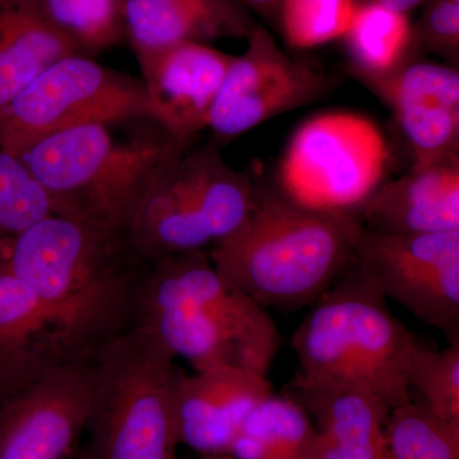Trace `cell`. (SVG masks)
<instances>
[{"instance_id":"obj_25","label":"cell","mask_w":459,"mask_h":459,"mask_svg":"<svg viewBox=\"0 0 459 459\" xmlns=\"http://www.w3.org/2000/svg\"><path fill=\"white\" fill-rule=\"evenodd\" d=\"M359 0H280L274 22L292 49H312L343 39Z\"/></svg>"},{"instance_id":"obj_18","label":"cell","mask_w":459,"mask_h":459,"mask_svg":"<svg viewBox=\"0 0 459 459\" xmlns=\"http://www.w3.org/2000/svg\"><path fill=\"white\" fill-rule=\"evenodd\" d=\"M87 356L31 290L0 268V401L54 365Z\"/></svg>"},{"instance_id":"obj_30","label":"cell","mask_w":459,"mask_h":459,"mask_svg":"<svg viewBox=\"0 0 459 459\" xmlns=\"http://www.w3.org/2000/svg\"><path fill=\"white\" fill-rule=\"evenodd\" d=\"M361 2L379 3V4L385 5V7L394 9V11L410 14L411 11L418 8L425 0H361Z\"/></svg>"},{"instance_id":"obj_29","label":"cell","mask_w":459,"mask_h":459,"mask_svg":"<svg viewBox=\"0 0 459 459\" xmlns=\"http://www.w3.org/2000/svg\"><path fill=\"white\" fill-rule=\"evenodd\" d=\"M247 11H255L261 16L267 18L268 21L274 22L276 18L277 5L280 0H237Z\"/></svg>"},{"instance_id":"obj_23","label":"cell","mask_w":459,"mask_h":459,"mask_svg":"<svg viewBox=\"0 0 459 459\" xmlns=\"http://www.w3.org/2000/svg\"><path fill=\"white\" fill-rule=\"evenodd\" d=\"M42 20L78 56L95 57L126 41L123 0H32Z\"/></svg>"},{"instance_id":"obj_13","label":"cell","mask_w":459,"mask_h":459,"mask_svg":"<svg viewBox=\"0 0 459 459\" xmlns=\"http://www.w3.org/2000/svg\"><path fill=\"white\" fill-rule=\"evenodd\" d=\"M271 394L267 376L237 367L192 376L175 371L172 412L179 446L198 455H229L249 413Z\"/></svg>"},{"instance_id":"obj_2","label":"cell","mask_w":459,"mask_h":459,"mask_svg":"<svg viewBox=\"0 0 459 459\" xmlns=\"http://www.w3.org/2000/svg\"><path fill=\"white\" fill-rule=\"evenodd\" d=\"M134 325L195 371L237 367L267 376L281 347L267 310L225 279L207 252L148 262Z\"/></svg>"},{"instance_id":"obj_12","label":"cell","mask_w":459,"mask_h":459,"mask_svg":"<svg viewBox=\"0 0 459 459\" xmlns=\"http://www.w3.org/2000/svg\"><path fill=\"white\" fill-rule=\"evenodd\" d=\"M241 56H234L214 99L208 128L228 141L277 115L312 104L329 89L318 69L285 53L256 25Z\"/></svg>"},{"instance_id":"obj_21","label":"cell","mask_w":459,"mask_h":459,"mask_svg":"<svg viewBox=\"0 0 459 459\" xmlns=\"http://www.w3.org/2000/svg\"><path fill=\"white\" fill-rule=\"evenodd\" d=\"M343 41L359 77L392 74L413 56L410 14L379 3L359 0L358 11Z\"/></svg>"},{"instance_id":"obj_1","label":"cell","mask_w":459,"mask_h":459,"mask_svg":"<svg viewBox=\"0 0 459 459\" xmlns=\"http://www.w3.org/2000/svg\"><path fill=\"white\" fill-rule=\"evenodd\" d=\"M148 261L126 234L50 214L0 246V268L40 300L86 355L134 325Z\"/></svg>"},{"instance_id":"obj_5","label":"cell","mask_w":459,"mask_h":459,"mask_svg":"<svg viewBox=\"0 0 459 459\" xmlns=\"http://www.w3.org/2000/svg\"><path fill=\"white\" fill-rule=\"evenodd\" d=\"M385 300L356 268L340 277L292 337L299 377L358 389L388 412L412 400L407 365L418 341Z\"/></svg>"},{"instance_id":"obj_11","label":"cell","mask_w":459,"mask_h":459,"mask_svg":"<svg viewBox=\"0 0 459 459\" xmlns=\"http://www.w3.org/2000/svg\"><path fill=\"white\" fill-rule=\"evenodd\" d=\"M96 356L54 365L0 402V459H74L89 425Z\"/></svg>"},{"instance_id":"obj_8","label":"cell","mask_w":459,"mask_h":459,"mask_svg":"<svg viewBox=\"0 0 459 459\" xmlns=\"http://www.w3.org/2000/svg\"><path fill=\"white\" fill-rule=\"evenodd\" d=\"M150 119L142 80L99 65L95 57H60L0 108V150L14 156L77 126Z\"/></svg>"},{"instance_id":"obj_16","label":"cell","mask_w":459,"mask_h":459,"mask_svg":"<svg viewBox=\"0 0 459 459\" xmlns=\"http://www.w3.org/2000/svg\"><path fill=\"white\" fill-rule=\"evenodd\" d=\"M289 395L316 429L301 459H389L385 434L389 412L371 395L299 376Z\"/></svg>"},{"instance_id":"obj_9","label":"cell","mask_w":459,"mask_h":459,"mask_svg":"<svg viewBox=\"0 0 459 459\" xmlns=\"http://www.w3.org/2000/svg\"><path fill=\"white\" fill-rule=\"evenodd\" d=\"M386 164L385 135L371 120L322 114L292 135L281 160V190L305 207L351 212L379 188Z\"/></svg>"},{"instance_id":"obj_31","label":"cell","mask_w":459,"mask_h":459,"mask_svg":"<svg viewBox=\"0 0 459 459\" xmlns=\"http://www.w3.org/2000/svg\"><path fill=\"white\" fill-rule=\"evenodd\" d=\"M74 459H91L86 446H84L83 449H80V451L77 452V455H74Z\"/></svg>"},{"instance_id":"obj_15","label":"cell","mask_w":459,"mask_h":459,"mask_svg":"<svg viewBox=\"0 0 459 459\" xmlns=\"http://www.w3.org/2000/svg\"><path fill=\"white\" fill-rule=\"evenodd\" d=\"M234 56L188 42L140 60L150 119L175 140L190 144L208 128L214 99Z\"/></svg>"},{"instance_id":"obj_7","label":"cell","mask_w":459,"mask_h":459,"mask_svg":"<svg viewBox=\"0 0 459 459\" xmlns=\"http://www.w3.org/2000/svg\"><path fill=\"white\" fill-rule=\"evenodd\" d=\"M258 189L223 160L219 142L181 153L156 175L133 213L126 237L150 262L207 252L255 207Z\"/></svg>"},{"instance_id":"obj_4","label":"cell","mask_w":459,"mask_h":459,"mask_svg":"<svg viewBox=\"0 0 459 459\" xmlns=\"http://www.w3.org/2000/svg\"><path fill=\"white\" fill-rule=\"evenodd\" d=\"M189 144L162 131L117 141L108 126L56 133L20 155L53 205L54 214L126 234L150 184Z\"/></svg>"},{"instance_id":"obj_32","label":"cell","mask_w":459,"mask_h":459,"mask_svg":"<svg viewBox=\"0 0 459 459\" xmlns=\"http://www.w3.org/2000/svg\"><path fill=\"white\" fill-rule=\"evenodd\" d=\"M195 459H234L230 457V455H198L197 458Z\"/></svg>"},{"instance_id":"obj_17","label":"cell","mask_w":459,"mask_h":459,"mask_svg":"<svg viewBox=\"0 0 459 459\" xmlns=\"http://www.w3.org/2000/svg\"><path fill=\"white\" fill-rule=\"evenodd\" d=\"M364 229L388 234L459 231V155L412 164L359 207Z\"/></svg>"},{"instance_id":"obj_27","label":"cell","mask_w":459,"mask_h":459,"mask_svg":"<svg viewBox=\"0 0 459 459\" xmlns=\"http://www.w3.org/2000/svg\"><path fill=\"white\" fill-rule=\"evenodd\" d=\"M50 214L49 197L22 160L0 150V246Z\"/></svg>"},{"instance_id":"obj_28","label":"cell","mask_w":459,"mask_h":459,"mask_svg":"<svg viewBox=\"0 0 459 459\" xmlns=\"http://www.w3.org/2000/svg\"><path fill=\"white\" fill-rule=\"evenodd\" d=\"M412 30L413 51H431L458 62L459 0H425Z\"/></svg>"},{"instance_id":"obj_22","label":"cell","mask_w":459,"mask_h":459,"mask_svg":"<svg viewBox=\"0 0 459 459\" xmlns=\"http://www.w3.org/2000/svg\"><path fill=\"white\" fill-rule=\"evenodd\" d=\"M316 429L290 395L271 394L249 413L229 455L234 459H301Z\"/></svg>"},{"instance_id":"obj_19","label":"cell","mask_w":459,"mask_h":459,"mask_svg":"<svg viewBox=\"0 0 459 459\" xmlns=\"http://www.w3.org/2000/svg\"><path fill=\"white\" fill-rule=\"evenodd\" d=\"M123 17L138 62L188 42L247 39L256 26L237 0H123Z\"/></svg>"},{"instance_id":"obj_20","label":"cell","mask_w":459,"mask_h":459,"mask_svg":"<svg viewBox=\"0 0 459 459\" xmlns=\"http://www.w3.org/2000/svg\"><path fill=\"white\" fill-rule=\"evenodd\" d=\"M72 54L32 0H0V108L48 66Z\"/></svg>"},{"instance_id":"obj_26","label":"cell","mask_w":459,"mask_h":459,"mask_svg":"<svg viewBox=\"0 0 459 459\" xmlns=\"http://www.w3.org/2000/svg\"><path fill=\"white\" fill-rule=\"evenodd\" d=\"M407 382L435 416L459 425V342L439 351L416 343L410 353Z\"/></svg>"},{"instance_id":"obj_3","label":"cell","mask_w":459,"mask_h":459,"mask_svg":"<svg viewBox=\"0 0 459 459\" xmlns=\"http://www.w3.org/2000/svg\"><path fill=\"white\" fill-rule=\"evenodd\" d=\"M362 229L352 212L314 210L258 190L246 221L207 255L264 309H296L316 303L355 261Z\"/></svg>"},{"instance_id":"obj_24","label":"cell","mask_w":459,"mask_h":459,"mask_svg":"<svg viewBox=\"0 0 459 459\" xmlns=\"http://www.w3.org/2000/svg\"><path fill=\"white\" fill-rule=\"evenodd\" d=\"M385 434L389 459H459V425L443 421L422 402L392 410Z\"/></svg>"},{"instance_id":"obj_10","label":"cell","mask_w":459,"mask_h":459,"mask_svg":"<svg viewBox=\"0 0 459 459\" xmlns=\"http://www.w3.org/2000/svg\"><path fill=\"white\" fill-rule=\"evenodd\" d=\"M356 271L383 298L459 342V231L388 234L362 229Z\"/></svg>"},{"instance_id":"obj_6","label":"cell","mask_w":459,"mask_h":459,"mask_svg":"<svg viewBox=\"0 0 459 459\" xmlns=\"http://www.w3.org/2000/svg\"><path fill=\"white\" fill-rule=\"evenodd\" d=\"M174 360L137 325L99 350L87 425L91 459H178Z\"/></svg>"},{"instance_id":"obj_14","label":"cell","mask_w":459,"mask_h":459,"mask_svg":"<svg viewBox=\"0 0 459 459\" xmlns=\"http://www.w3.org/2000/svg\"><path fill=\"white\" fill-rule=\"evenodd\" d=\"M361 80L394 111L413 164L459 155L458 69L409 60L392 74Z\"/></svg>"}]
</instances>
